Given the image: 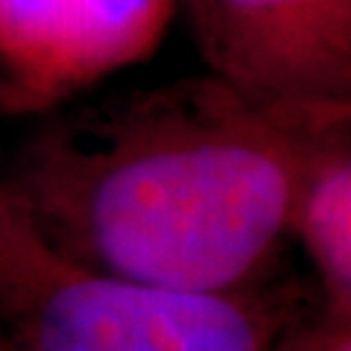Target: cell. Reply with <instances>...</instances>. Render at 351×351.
Segmentation results:
<instances>
[{
  "label": "cell",
  "instance_id": "1",
  "mask_svg": "<svg viewBox=\"0 0 351 351\" xmlns=\"http://www.w3.org/2000/svg\"><path fill=\"white\" fill-rule=\"evenodd\" d=\"M293 205V170L267 144L176 141L132 152L97 179L88 237L108 276L226 293L269 252Z\"/></svg>",
  "mask_w": 351,
  "mask_h": 351
},
{
  "label": "cell",
  "instance_id": "2",
  "mask_svg": "<svg viewBox=\"0 0 351 351\" xmlns=\"http://www.w3.org/2000/svg\"><path fill=\"white\" fill-rule=\"evenodd\" d=\"M38 351H261L258 331L226 293L117 276L62 284L41 307Z\"/></svg>",
  "mask_w": 351,
  "mask_h": 351
},
{
  "label": "cell",
  "instance_id": "3",
  "mask_svg": "<svg viewBox=\"0 0 351 351\" xmlns=\"http://www.w3.org/2000/svg\"><path fill=\"white\" fill-rule=\"evenodd\" d=\"M167 0H0V50L53 80L112 71L147 50Z\"/></svg>",
  "mask_w": 351,
  "mask_h": 351
},
{
  "label": "cell",
  "instance_id": "4",
  "mask_svg": "<svg viewBox=\"0 0 351 351\" xmlns=\"http://www.w3.org/2000/svg\"><path fill=\"white\" fill-rule=\"evenodd\" d=\"M302 228L334 287L351 284V167L337 161L302 196Z\"/></svg>",
  "mask_w": 351,
  "mask_h": 351
},
{
  "label": "cell",
  "instance_id": "5",
  "mask_svg": "<svg viewBox=\"0 0 351 351\" xmlns=\"http://www.w3.org/2000/svg\"><path fill=\"white\" fill-rule=\"evenodd\" d=\"M219 3L237 21L269 27V24H293L295 18L316 15L328 6H337L339 0H219Z\"/></svg>",
  "mask_w": 351,
  "mask_h": 351
},
{
  "label": "cell",
  "instance_id": "6",
  "mask_svg": "<svg viewBox=\"0 0 351 351\" xmlns=\"http://www.w3.org/2000/svg\"><path fill=\"white\" fill-rule=\"evenodd\" d=\"M343 351H348V348H343Z\"/></svg>",
  "mask_w": 351,
  "mask_h": 351
}]
</instances>
